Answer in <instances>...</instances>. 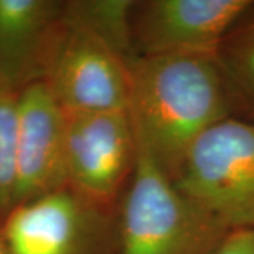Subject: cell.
<instances>
[{"mask_svg": "<svg viewBox=\"0 0 254 254\" xmlns=\"http://www.w3.org/2000/svg\"><path fill=\"white\" fill-rule=\"evenodd\" d=\"M137 145L173 178L190 145L235 116L216 58L136 57L128 64V106Z\"/></svg>", "mask_w": 254, "mask_h": 254, "instance_id": "obj_1", "label": "cell"}, {"mask_svg": "<svg viewBox=\"0 0 254 254\" xmlns=\"http://www.w3.org/2000/svg\"><path fill=\"white\" fill-rule=\"evenodd\" d=\"M229 233L137 145L116 254H212Z\"/></svg>", "mask_w": 254, "mask_h": 254, "instance_id": "obj_2", "label": "cell"}, {"mask_svg": "<svg viewBox=\"0 0 254 254\" xmlns=\"http://www.w3.org/2000/svg\"><path fill=\"white\" fill-rule=\"evenodd\" d=\"M171 180L227 230L254 229L253 120L232 116L208 128Z\"/></svg>", "mask_w": 254, "mask_h": 254, "instance_id": "obj_3", "label": "cell"}, {"mask_svg": "<svg viewBox=\"0 0 254 254\" xmlns=\"http://www.w3.org/2000/svg\"><path fill=\"white\" fill-rule=\"evenodd\" d=\"M43 82L65 112H127V63L65 13Z\"/></svg>", "mask_w": 254, "mask_h": 254, "instance_id": "obj_4", "label": "cell"}, {"mask_svg": "<svg viewBox=\"0 0 254 254\" xmlns=\"http://www.w3.org/2000/svg\"><path fill=\"white\" fill-rule=\"evenodd\" d=\"M252 0H147L133 11L136 57L210 55Z\"/></svg>", "mask_w": 254, "mask_h": 254, "instance_id": "obj_5", "label": "cell"}, {"mask_svg": "<svg viewBox=\"0 0 254 254\" xmlns=\"http://www.w3.org/2000/svg\"><path fill=\"white\" fill-rule=\"evenodd\" d=\"M65 128L69 188L89 202L109 199L136 164L128 113L65 112Z\"/></svg>", "mask_w": 254, "mask_h": 254, "instance_id": "obj_6", "label": "cell"}, {"mask_svg": "<svg viewBox=\"0 0 254 254\" xmlns=\"http://www.w3.org/2000/svg\"><path fill=\"white\" fill-rule=\"evenodd\" d=\"M65 188V112L46 82H33L18 92L13 206Z\"/></svg>", "mask_w": 254, "mask_h": 254, "instance_id": "obj_7", "label": "cell"}, {"mask_svg": "<svg viewBox=\"0 0 254 254\" xmlns=\"http://www.w3.org/2000/svg\"><path fill=\"white\" fill-rule=\"evenodd\" d=\"M88 203L65 188L13 206L1 223L9 254H116L95 235Z\"/></svg>", "mask_w": 254, "mask_h": 254, "instance_id": "obj_8", "label": "cell"}, {"mask_svg": "<svg viewBox=\"0 0 254 254\" xmlns=\"http://www.w3.org/2000/svg\"><path fill=\"white\" fill-rule=\"evenodd\" d=\"M64 1L0 0V83L20 92L43 81Z\"/></svg>", "mask_w": 254, "mask_h": 254, "instance_id": "obj_9", "label": "cell"}, {"mask_svg": "<svg viewBox=\"0 0 254 254\" xmlns=\"http://www.w3.org/2000/svg\"><path fill=\"white\" fill-rule=\"evenodd\" d=\"M215 58L235 109L254 116V1L223 38Z\"/></svg>", "mask_w": 254, "mask_h": 254, "instance_id": "obj_10", "label": "cell"}, {"mask_svg": "<svg viewBox=\"0 0 254 254\" xmlns=\"http://www.w3.org/2000/svg\"><path fill=\"white\" fill-rule=\"evenodd\" d=\"M136 3L133 0L64 1V13L103 40L128 65L136 58L133 40Z\"/></svg>", "mask_w": 254, "mask_h": 254, "instance_id": "obj_11", "label": "cell"}, {"mask_svg": "<svg viewBox=\"0 0 254 254\" xmlns=\"http://www.w3.org/2000/svg\"><path fill=\"white\" fill-rule=\"evenodd\" d=\"M18 92L0 83V216L13 208Z\"/></svg>", "mask_w": 254, "mask_h": 254, "instance_id": "obj_12", "label": "cell"}, {"mask_svg": "<svg viewBox=\"0 0 254 254\" xmlns=\"http://www.w3.org/2000/svg\"><path fill=\"white\" fill-rule=\"evenodd\" d=\"M212 254H254V229L230 232Z\"/></svg>", "mask_w": 254, "mask_h": 254, "instance_id": "obj_13", "label": "cell"}, {"mask_svg": "<svg viewBox=\"0 0 254 254\" xmlns=\"http://www.w3.org/2000/svg\"><path fill=\"white\" fill-rule=\"evenodd\" d=\"M0 254H9L7 246H6L4 237H3V232H1V225H0Z\"/></svg>", "mask_w": 254, "mask_h": 254, "instance_id": "obj_14", "label": "cell"}]
</instances>
